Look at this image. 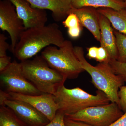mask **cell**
I'll list each match as a JSON object with an SVG mask.
<instances>
[{
	"label": "cell",
	"mask_w": 126,
	"mask_h": 126,
	"mask_svg": "<svg viewBox=\"0 0 126 126\" xmlns=\"http://www.w3.org/2000/svg\"><path fill=\"white\" fill-rule=\"evenodd\" d=\"M65 40L56 23L30 28L21 34L13 54L21 61H25L50 45L61 47Z\"/></svg>",
	"instance_id": "6da1fadb"
},
{
	"label": "cell",
	"mask_w": 126,
	"mask_h": 126,
	"mask_svg": "<svg viewBox=\"0 0 126 126\" xmlns=\"http://www.w3.org/2000/svg\"><path fill=\"white\" fill-rule=\"evenodd\" d=\"M74 49L83 68L90 75L93 84L98 90L104 93L111 102L118 105V91L124 82L121 78L115 73L108 62L99 63L96 66H93L85 58L82 47L75 46Z\"/></svg>",
	"instance_id": "7a4b0ae2"
},
{
	"label": "cell",
	"mask_w": 126,
	"mask_h": 126,
	"mask_svg": "<svg viewBox=\"0 0 126 126\" xmlns=\"http://www.w3.org/2000/svg\"><path fill=\"white\" fill-rule=\"evenodd\" d=\"M20 63L25 77L43 93L54 94L67 79L51 68L41 55Z\"/></svg>",
	"instance_id": "3957f363"
},
{
	"label": "cell",
	"mask_w": 126,
	"mask_h": 126,
	"mask_svg": "<svg viewBox=\"0 0 126 126\" xmlns=\"http://www.w3.org/2000/svg\"><path fill=\"white\" fill-rule=\"evenodd\" d=\"M54 95L58 110L65 116L89 107L105 105L110 102L106 94L100 90L97 91L96 95H93L79 87L68 89L64 84L59 87Z\"/></svg>",
	"instance_id": "277c9868"
},
{
	"label": "cell",
	"mask_w": 126,
	"mask_h": 126,
	"mask_svg": "<svg viewBox=\"0 0 126 126\" xmlns=\"http://www.w3.org/2000/svg\"><path fill=\"white\" fill-rule=\"evenodd\" d=\"M41 56L51 68L67 79L77 78L84 71L70 41L65 40L61 47L47 46Z\"/></svg>",
	"instance_id": "5b68a950"
},
{
	"label": "cell",
	"mask_w": 126,
	"mask_h": 126,
	"mask_svg": "<svg viewBox=\"0 0 126 126\" xmlns=\"http://www.w3.org/2000/svg\"><path fill=\"white\" fill-rule=\"evenodd\" d=\"M115 103L87 108L65 117L74 121L86 123L93 126H109L124 113Z\"/></svg>",
	"instance_id": "8992f818"
},
{
	"label": "cell",
	"mask_w": 126,
	"mask_h": 126,
	"mask_svg": "<svg viewBox=\"0 0 126 126\" xmlns=\"http://www.w3.org/2000/svg\"><path fill=\"white\" fill-rule=\"evenodd\" d=\"M1 85L8 93L29 95L43 94L25 77L20 63L12 61L4 70L0 72Z\"/></svg>",
	"instance_id": "52a82bcc"
},
{
	"label": "cell",
	"mask_w": 126,
	"mask_h": 126,
	"mask_svg": "<svg viewBox=\"0 0 126 126\" xmlns=\"http://www.w3.org/2000/svg\"><path fill=\"white\" fill-rule=\"evenodd\" d=\"M0 28L9 34L11 40L10 50L14 53L21 35L25 29L15 7L9 0L0 1Z\"/></svg>",
	"instance_id": "ba28073f"
},
{
	"label": "cell",
	"mask_w": 126,
	"mask_h": 126,
	"mask_svg": "<svg viewBox=\"0 0 126 126\" xmlns=\"http://www.w3.org/2000/svg\"><path fill=\"white\" fill-rule=\"evenodd\" d=\"M5 105L11 109L26 126H44L49 119L30 104L25 102L10 99Z\"/></svg>",
	"instance_id": "9c48e42d"
},
{
	"label": "cell",
	"mask_w": 126,
	"mask_h": 126,
	"mask_svg": "<svg viewBox=\"0 0 126 126\" xmlns=\"http://www.w3.org/2000/svg\"><path fill=\"white\" fill-rule=\"evenodd\" d=\"M9 94L10 99L29 103L43 113L50 121L53 119L58 110L53 94L43 93L40 95H29L11 92Z\"/></svg>",
	"instance_id": "30bf717a"
},
{
	"label": "cell",
	"mask_w": 126,
	"mask_h": 126,
	"mask_svg": "<svg viewBox=\"0 0 126 126\" xmlns=\"http://www.w3.org/2000/svg\"><path fill=\"white\" fill-rule=\"evenodd\" d=\"M15 7L25 29L45 25L47 21L45 10L34 8L26 0H9Z\"/></svg>",
	"instance_id": "8fae6325"
},
{
	"label": "cell",
	"mask_w": 126,
	"mask_h": 126,
	"mask_svg": "<svg viewBox=\"0 0 126 126\" xmlns=\"http://www.w3.org/2000/svg\"><path fill=\"white\" fill-rule=\"evenodd\" d=\"M32 7L49 10L55 20H64L73 9L71 0H26Z\"/></svg>",
	"instance_id": "7c38bea8"
},
{
	"label": "cell",
	"mask_w": 126,
	"mask_h": 126,
	"mask_svg": "<svg viewBox=\"0 0 126 126\" xmlns=\"http://www.w3.org/2000/svg\"><path fill=\"white\" fill-rule=\"evenodd\" d=\"M71 12L77 16L82 26L87 28L94 38L99 42L101 38L100 13L97 9L91 7H84L79 9L73 7Z\"/></svg>",
	"instance_id": "4fadbf2b"
},
{
	"label": "cell",
	"mask_w": 126,
	"mask_h": 126,
	"mask_svg": "<svg viewBox=\"0 0 126 126\" xmlns=\"http://www.w3.org/2000/svg\"><path fill=\"white\" fill-rule=\"evenodd\" d=\"M101 46L106 49L109 59L117 60L118 52L116 37L111 24L106 16L100 14L99 16Z\"/></svg>",
	"instance_id": "5bb4252c"
},
{
	"label": "cell",
	"mask_w": 126,
	"mask_h": 126,
	"mask_svg": "<svg viewBox=\"0 0 126 126\" xmlns=\"http://www.w3.org/2000/svg\"><path fill=\"white\" fill-rule=\"evenodd\" d=\"M97 10L110 21L116 30L126 35V9L117 10L111 8H101Z\"/></svg>",
	"instance_id": "9a60e30c"
},
{
	"label": "cell",
	"mask_w": 126,
	"mask_h": 126,
	"mask_svg": "<svg viewBox=\"0 0 126 126\" xmlns=\"http://www.w3.org/2000/svg\"><path fill=\"white\" fill-rule=\"evenodd\" d=\"M72 7L79 9L84 7L96 9L109 8L120 10L125 9L124 1L120 0H71Z\"/></svg>",
	"instance_id": "2e32d148"
},
{
	"label": "cell",
	"mask_w": 126,
	"mask_h": 126,
	"mask_svg": "<svg viewBox=\"0 0 126 126\" xmlns=\"http://www.w3.org/2000/svg\"><path fill=\"white\" fill-rule=\"evenodd\" d=\"M0 126H26L7 106H0Z\"/></svg>",
	"instance_id": "e0dca14e"
},
{
	"label": "cell",
	"mask_w": 126,
	"mask_h": 126,
	"mask_svg": "<svg viewBox=\"0 0 126 126\" xmlns=\"http://www.w3.org/2000/svg\"><path fill=\"white\" fill-rule=\"evenodd\" d=\"M114 32L118 52L117 60L120 62H126V35L116 30Z\"/></svg>",
	"instance_id": "ac0fdd59"
},
{
	"label": "cell",
	"mask_w": 126,
	"mask_h": 126,
	"mask_svg": "<svg viewBox=\"0 0 126 126\" xmlns=\"http://www.w3.org/2000/svg\"><path fill=\"white\" fill-rule=\"evenodd\" d=\"M108 63L115 73L126 83V62H120L117 60L109 59Z\"/></svg>",
	"instance_id": "d6986e66"
},
{
	"label": "cell",
	"mask_w": 126,
	"mask_h": 126,
	"mask_svg": "<svg viewBox=\"0 0 126 126\" xmlns=\"http://www.w3.org/2000/svg\"><path fill=\"white\" fill-rule=\"evenodd\" d=\"M63 24L68 29H73L82 26L78 16L72 12L69 14L64 20L63 21Z\"/></svg>",
	"instance_id": "ffe728a7"
},
{
	"label": "cell",
	"mask_w": 126,
	"mask_h": 126,
	"mask_svg": "<svg viewBox=\"0 0 126 126\" xmlns=\"http://www.w3.org/2000/svg\"><path fill=\"white\" fill-rule=\"evenodd\" d=\"M65 117L64 113L58 110L53 119L44 126H65L64 121Z\"/></svg>",
	"instance_id": "44dd1931"
},
{
	"label": "cell",
	"mask_w": 126,
	"mask_h": 126,
	"mask_svg": "<svg viewBox=\"0 0 126 126\" xmlns=\"http://www.w3.org/2000/svg\"><path fill=\"white\" fill-rule=\"evenodd\" d=\"M118 106L124 113L126 112V86H122L119 88L118 93Z\"/></svg>",
	"instance_id": "7402d4cb"
},
{
	"label": "cell",
	"mask_w": 126,
	"mask_h": 126,
	"mask_svg": "<svg viewBox=\"0 0 126 126\" xmlns=\"http://www.w3.org/2000/svg\"><path fill=\"white\" fill-rule=\"evenodd\" d=\"M7 37L4 34H0V57L7 56V50L10 49V47L8 43L6 42Z\"/></svg>",
	"instance_id": "603a6c76"
},
{
	"label": "cell",
	"mask_w": 126,
	"mask_h": 126,
	"mask_svg": "<svg viewBox=\"0 0 126 126\" xmlns=\"http://www.w3.org/2000/svg\"><path fill=\"white\" fill-rule=\"evenodd\" d=\"M109 59V56L106 49L101 46L98 48L96 60L99 63H103L108 62Z\"/></svg>",
	"instance_id": "cb8c5ba5"
},
{
	"label": "cell",
	"mask_w": 126,
	"mask_h": 126,
	"mask_svg": "<svg viewBox=\"0 0 126 126\" xmlns=\"http://www.w3.org/2000/svg\"><path fill=\"white\" fill-rule=\"evenodd\" d=\"M64 123L65 126H93L84 122L74 121L64 117Z\"/></svg>",
	"instance_id": "d4e9b609"
},
{
	"label": "cell",
	"mask_w": 126,
	"mask_h": 126,
	"mask_svg": "<svg viewBox=\"0 0 126 126\" xmlns=\"http://www.w3.org/2000/svg\"><path fill=\"white\" fill-rule=\"evenodd\" d=\"M82 26L68 29V33L69 36L73 39H77L80 36L82 30Z\"/></svg>",
	"instance_id": "484cf974"
},
{
	"label": "cell",
	"mask_w": 126,
	"mask_h": 126,
	"mask_svg": "<svg viewBox=\"0 0 126 126\" xmlns=\"http://www.w3.org/2000/svg\"><path fill=\"white\" fill-rule=\"evenodd\" d=\"M11 63V58L10 56L0 57V72L4 70Z\"/></svg>",
	"instance_id": "4316f807"
},
{
	"label": "cell",
	"mask_w": 126,
	"mask_h": 126,
	"mask_svg": "<svg viewBox=\"0 0 126 126\" xmlns=\"http://www.w3.org/2000/svg\"><path fill=\"white\" fill-rule=\"evenodd\" d=\"M98 48L95 46L88 48V53L87 54L88 58L89 59H94L96 60L97 55Z\"/></svg>",
	"instance_id": "83f0119b"
},
{
	"label": "cell",
	"mask_w": 126,
	"mask_h": 126,
	"mask_svg": "<svg viewBox=\"0 0 126 126\" xmlns=\"http://www.w3.org/2000/svg\"><path fill=\"white\" fill-rule=\"evenodd\" d=\"M109 126H126V112L119 119Z\"/></svg>",
	"instance_id": "f1b7e54d"
},
{
	"label": "cell",
	"mask_w": 126,
	"mask_h": 126,
	"mask_svg": "<svg viewBox=\"0 0 126 126\" xmlns=\"http://www.w3.org/2000/svg\"><path fill=\"white\" fill-rule=\"evenodd\" d=\"M10 98L9 93L0 89V105L4 106L5 102L7 99Z\"/></svg>",
	"instance_id": "f546056e"
},
{
	"label": "cell",
	"mask_w": 126,
	"mask_h": 126,
	"mask_svg": "<svg viewBox=\"0 0 126 126\" xmlns=\"http://www.w3.org/2000/svg\"><path fill=\"white\" fill-rule=\"evenodd\" d=\"M124 4H125V9H126V0H125L124 1Z\"/></svg>",
	"instance_id": "4dcf8cb0"
},
{
	"label": "cell",
	"mask_w": 126,
	"mask_h": 126,
	"mask_svg": "<svg viewBox=\"0 0 126 126\" xmlns=\"http://www.w3.org/2000/svg\"><path fill=\"white\" fill-rule=\"evenodd\" d=\"M120 0L123 1H124L125 0Z\"/></svg>",
	"instance_id": "1f68e13d"
}]
</instances>
